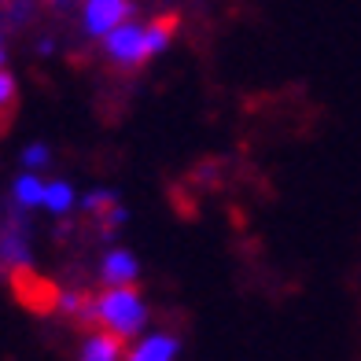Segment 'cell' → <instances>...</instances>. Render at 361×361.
Segmentation results:
<instances>
[{
  "label": "cell",
  "instance_id": "9a60e30c",
  "mask_svg": "<svg viewBox=\"0 0 361 361\" xmlns=\"http://www.w3.org/2000/svg\"><path fill=\"white\" fill-rule=\"evenodd\" d=\"M52 4H56V8H71V0H52Z\"/></svg>",
  "mask_w": 361,
  "mask_h": 361
},
{
  "label": "cell",
  "instance_id": "4fadbf2b",
  "mask_svg": "<svg viewBox=\"0 0 361 361\" xmlns=\"http://www.w3.org/2000/svg\"><path fill=\"white\" fill-rule=\"evenodd\" d=\"M48 162H52V155H48L44 144H30L23 152V166L26 170H41V166H48Z\"/></svg>",
  "mask_w": 361,
  "mask_h": 361
},
{
  "label": "cell",
  "instance_id": "6da1fadb",
  "mask_svg": "<svg viewBox=\"0 0 361 361\" xmlns=\"http://www.w3.org/2000/svg\"><path fill=\"white\" fill-rule=\"evenodd\" d=\"M96 324L118 339L140 336L147 328V302L137 284H107V291L96 295Z\"/></svg>",
  "mask_w": 361,
  "mask_h": 361
},
{
  "label": "cell",
  "instance_id": "8992f818",
  "mask_svg": "<svg viewBox=\"0 0 361 361\" xmlns=\"http://www.w3.org/2000/svg\"><path fill=\"white\" fill-rule=\"evenodd\" d=\"M177 354H180V339L177 336L152 332L126 354V361H177Z\"/></svg>",
  "mask_w": 361,
  "mask_h": 361
},
{
  "label": "cell",
  "instance_id": "5b68a950",
  "mask_svg": "<svg viewBox=\"0 0 361 361\" xmlns=\"http://www.w3.org/2000/svg\"><path fill=\"white\" fill-rule=\"evenodd\" d=\"M137 276H140V262L133 251L114 247L100 258V281L104 284H137Z\"/></svg>",
  "mask_w": 361,
  "mask_h": 361
},
{
  "label": "cell",
  "instance_id": "52a82bcc",
  "mask_svg": "<svg viewBox=\"0 0 361 361\" xmlns=\"http://www.w3.org/2000/svg\"><path fill=\"white\" fill-rule=\"evenodd\" d=\"M126 339H118L114 332H89L85 343H81V354L78 361H126Z\"/></svg>",
  "mask_w": 361,
  "mask_h": 361
},
{
  "label": "cell",
  "instance_id": "7c38bea8",
  "mask_svg": "<svg viewBox=\"0 0 361 361\" xmlns=\"http://www.w3.org/2000/svg\"><path fill=\"white\" fill-rule=\"evenodd\" d=\"M15 96H19V85H15V78L0 71V122L8 118V111L15 107Z\"/></svg>",
  "mask_w": 361,
  "mask_h": 361
},
{
  "label": "cell",
  "instance_id": "30bf717a",
  "mask_svg": "<svg viewBox=\"0 0 361 361\" xmlns=\"http://www.w3.org/2000/svg\"><path fill=\"white\" fill-rule=\"evenodd\" d=\"M144 34H147V52H152V56L166 52L173 34H177V15H159V19H152L144 26Z\"/></svg>",
  "mask_w": 361,
  "mask_h": 361
},
{
  "label": "cell",
  "instance_id": "8fae6325",
  "mask_svg": "<svg viewBox=\"0 0 361 361\" xmlns=\"http://www.w3.org/2000/svg\"><path fill=\"white\" fill-rule=\"evenodd\" d=\"M114 203H118V192H111V188H92L85 200H81V210H85V214H92V218H104Z\"/></svg>",
  "mask_w": 361,
  "mask_h": 361
},
{
  "label": "cell",
  "instance_id": "9c48e42d",
  "mask_svg": "<svg viewBox=\"0 0 361 361\" xmlns=\"http://www.w3.org/2000/svg\"><path fill=\"white\" fill-rule=\"evenodd\" d=\"M74 203H78V195H74V185L71 180H44V210L48 214H56V218H63V214H71L74 210Z\"/></svg>",
  "mask_w": 361,
  "mask_h": 361
},
{
  "label": "cell",
  "instance_id": "3957f363",
  "mask_svg": "<svg viewBox=\"0 0 361 361\" xmlns=\"http://www.w3.org/2000/svg\"><path fill=\"white\" fill-rule=\"evenodd\" d=\"M133 15V0H81V26L89 37H107Z\"/></svg>",
  "mask_w": 361,
  "mask_h": 361
},
{
  "label": "cell",
  "instance_id": "7a4b0ae2",
  "mask_svg": "<svg viewBox=\"0 0 361 361\" xmlns=\"http://www.w3.org/2000/svg\"><path fill=\"white\" fill-rule=\"evenodd\" d=\"M104 52H107V59L118 71H137V67H144V63L152 59L144 26L140 23H129V19L122 26H114L111 34L104 37Z\"/></svg>",
  "mask_w": 361,
  "mask_h": 361
},
{
  "label": "cell",
  "instance_id": "2e32d148",
  "mask_svg": "<svg viewBox=\"0 0 361 361\" xmlns=\"http://www.w3.org/2000/svg\"><path fill=\"white\" fill-rule=\"evenodd\" d=\"M0 67H4V44H0Z\"/></svg>",
  "mask_w": 361,
  "mask_h": 361
},
{
  "label": "cell",
  "instance_id": "ba28073f",
  "mask_svg": "<svg viewBox=\"0 0 361 361\" xmlns=\"http://www.w3.org/2000/svg\"><path fill=\"white\" fill-rule=\"evenodd\" d=\"M11 200L19 210H30V207H41L44 203V180L37 177V170H26L15 177V185H11Z\"/></svg>",
  "mask_w": 361,
  "mask_h": 361
},
{
  "label": "cell",
  "instance_id": "5bb4252c",
  "mask_svg": "<svg viewBox=\"0 0 361 361\" xmlns=\"http://www.w3.org/2000/svg\"><path fill=\"white\" fill-rule=\"evenodd\" d=\"M8 15H11L15 23H19L23 15H26V0H8Z\"/></svg>",
  "mask_w": 361,
  "mask_h": 361
},
{
  "label": "cell",
  "instance_id": "277c9868",
  "mask_svg": "<svg viewBox=\"0 0 361 361\" xmlns=\"http://www.w3.org/2000/svg\"><path fill=\"white\" fill-rule=\"evenodd\" d=\"M30 228L19 214H11L0 225V266L4 269H26L30 266Z\"/></svg>",
  "mask_w": 361,
  "mask_h": 361
}]
</instances>
